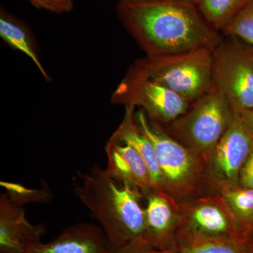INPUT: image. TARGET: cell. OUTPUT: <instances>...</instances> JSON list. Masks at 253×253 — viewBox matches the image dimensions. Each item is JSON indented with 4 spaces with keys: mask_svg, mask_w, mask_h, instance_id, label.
Wrapping results in <instances>:
<instances>
[{
    "mask_svg": "<svg viewBox=\"0 0 253 253\" xmlns=\"http://www.w3.org/2000/svg\"><path fill=\"white\" fill-rule=\"evenodd\" d=\"M111 101L113 104L140 107L150 121L161 128L175 121L191 106L166 86L129 73L113 91Z\"/></svg>",
    "mask_w": 253,
    "mask_h": 253,
    "instance_id": "8",
    "label": "cell"
},
{
    "mask_svg": "<svg viewBox=\"0 0 253 253\" xmlns=\"http://www.w3.org/2000/svg\"><path fill=\"white\" fill-rule=\"evenodd\" d=\"M234 213L243 238L253 228V189L236 186L221 193Z\"/></svg>",
    "mask_w": 253,
    "mask_h": 253,
    "instance_id": "18",
    "label": "cell"
},
{
    "mask_svg": "<svg viewBox=\"0 0 253 253\" xmlns=\"http://www.w3.org/2000/svg\"><path fill=\"white\" fill-rule=\"evenodd\" d=\"M253 146V138L246 130L239 113L234 116L227 130L204 156L202 196L220 194L224 189L239 186V176Z\"/></svg>",
    "mask_w": 253,
    "mask_h": 253,
    "instance_id": "6",
    "label": "cell"
},
{
    "mask_svg": "<svg viewBox=\"0 0 253 253\" xmlns=\"http://www.w3.org/2000/svg\"><path fill=\"white\" fill-rule=\"evenodd\" d=\"M233 116L231 105L212 86L184 114L162 129L183 146L205 156L220 140Z\"/></svg>",
    "mask_w": 253,
    "mask_h": 253,
    "instance_id": "5",
    "label": "cell"
},
{
    "mask_svg": "<svg viewBox=\"0 0 253 253\" xmlns=\"http://www.w3.org/2000/svg\"><path fill=\"white\" fill-rule=\"evenodd\" d=\"M250 48H251V47H250ZM251 50H252L253 54V49H251Z\"/></svg>",
    "mask_w": 253,
    "mask_h": 253,
    "instance_id": "26",
    "label": "cell"
},
{
    "mask_svg": "<svg viewBox=\"0 0 253 253\" xmlns=\"http://www.w3.org/2000/svg\"><path fill=\"white\" fill-rule=\"evenodd\" d=\"M1 185L6 189V193L11 199L22 205L27 201H44L47 198V193L42 190H31L19 184L1 181Z\"/></svg>",
    "mask_w": 253,
    "mask_h": 253,
    "instance_id": "20",
    "label": "cell"
},
{
    "mask_svg": "<svg viewBox=\"0 0 253 253\" xmlns=\"http://www.w3.org/2000/svg\"><path fill=\"white\" fill-rule=\"evenodd\" d=\"M116 14L146 55L181 54L220 42L194 0L119 1Z\"/></svg>",
    "mask_w": 253,
    "mask_h": 253,
    "instance_id": "1",
    "label": "cell"
},
{
    "mask_svg": "<svg viewBox=\"0 0 253 253\" xmlns=\"http://www.w3.org/2000/svg\"><path fill=\"white\" fill-rule=\"evenodd\" d=\"M221 33L241 40L253 49V0L231 21Z\"/></svg>",
    "mask_w": 253,
    "mask_h": 253,
    "instance_id": "19",
    "label": "cell"
},
{
    "mask_svg": "<svg viewBox=\"0 0 253 253\" xmlns=\"http://www.w3.org/2000/svg\"><path fill=\"white\" fill-rule=\"evenodd\" d=\"M141 131L154 146L163 177V191L178 203L201 196L205 157L188 149L151 122L143 110L135 112Z\"/></svg>",
    "mask_w": 253,
    "mask_h": 253,
    "instance_id": "4",
    "label": "cell"
},
{
    "mask_svg": "<svg viewBox=\"0 0 253 253\" xmlns=\"http://www.w3.org/2000/svg\"><path fill=\"white\" fill-rule=\"evenodd\" d=\"M109 253H167L155 249L143 241H134L116 248H110Z\"/></svg>",
    "mask_w": 253,
    "mask_h": 253,
    "instance_id": "22",
    "label": "cell"
},
{
    "mask_svg": "<svg viewBox=\"0 0 253 253\" xmlns=\"http://www.w3.org/2000/svg\"><path fill=\"white\" fill-rule=\"evenodd\" d=\"M236 112L239 113L246 130L249 131V134L253 138V109Z\"/></svg>",
    "mask_w": 253,
    "mask_h": 253,
    "instance_id": "24",
    "label": "cell"
},
{
    "mask_svg": "<svg viewBox=\"0 0 253 253\" xmlns=\"http://www.w3.org/2000/svg\"><path fill=\"white\" fill-rule=\"evenodd\" d=\"M0 37L12 49L26 54L44 79L51 81L40 59L36 39L31 28L26 22L6 11L3 6L0 8Z\"/></svg>",
    "mask_w": 253,
    "mask_h": 253,
    "instance_id": "15",
    "label": "cell"
},
{
    "mask_svg": "<svg viewBox=\"0 0 253 253\" xmlns=\"http://www.w3.org/2000/svg\"><path fill=\"white\" fill-rule=\"evenodd\" d=\"M39 9L61 14L69 12L74 7V0H27Z\"/></svg>",
    "mask_w": 253,
    "mask_h": 253,
    "instance_id": "21",
    "label": "cell"
},
{
    "mask_svg": "<svg viewBox=\"0 0 253 253\" xmlns=\"http://www.w3.org/2000/svg\"><path fill=\"white\" fill-rule=\"evenodd\" d=\"M119 1H139V0H119Z\"/></svg>",
    "mask_w": 253,
    "mask_h": 253,
    "instance_id": "25",
    "label": "cell"
},
{
    "mask_svg": "<svg viewBox=\"0 0 253 253\" xmlns=\"http://www.w3.org/2000/svg\"><path fill=\"white\" fill-rule=\"evenodd\" d=\"M78 176L75 194L99 223L110 248L143 241L142 191L118 180L98 165Z\"/></svg>",
    "mask_w": 253,
    "mask_h": 253,
    "instance_id": "2",
    "label": "cell"
},
{
    "mask_svg": "<svg viewBox=\"0 0 253 253\" xmlns=\"http://www.w3.org/2000/svg\"><path fill=\"white\" fill-rule=\"evenodd\" d=\"M146 200L143 241L155 249L167 252L174 244L181 226L179 204L163 191H142Z\"/></svg>",
    "mask_w": 253,
    "mask_h": 253,
    "instance_id": "10",
    "label": "cell"
},
{
    "mask_svg": "<svg viewBox=\"0 0 253 253\" xmlns=\"http://www.w3.org/2000/svg\"><path fill=\"white\" fill-rule=\"evenodd\" d=\"M106 169L113 177L141 190H155L149 168L140 154L129 145L110 138L105 146Z\"/></svg>",
    "mask_w": 253,
    "mask_h": 253,
    "instance_id": "13",
    "label": "cell"
},
{
    "mask_svg": "<svg viewBox=\"0 0 253 253\" xmlns=\"http://www.w3.org/2000/svg\"><path fill=\"white\" fill-rule=\"evenodd\" d=\"M239 186L253 189V146L239 176Z\"/></svg>",
    "mask_w": 253,
    "mask_h": 253,
    "instance_id": "23",
    "label": "cell"
},
{
    "mask_svg": "<svg viewBox=\"0 0 253 253\" xmlns=\"http://www.w3.org/2000/svg\"><path fill=\"white\" fill-rule=\"evenodd\" d=\"M231 38L213 49L212 86L234 111H249L253 109V51Z\"/></svg>",
    "mask_w": 253,
    "mask_h": 253,
    "instance_id": "7",
    "label": "cell"
},
{
    "mask_svg": "<svg viewBox=\"0 0 253 253\" xmlns=\"http://www.w3.org/2000/svg\"><path fill=\"white\" fill-rule=\"evenodd\" d=\"M125 109L122 122L111 138L129 145L140 154L149 168L155 190L163 191L162 174L158 166L154 146L138 126L135 119L136 108L126 106Z\"/></svg>",
    "mask_w": 253,
    "mask_h": 253,
    "instance_id": "14",
    "label": "cell"
},
{
    "mask_svg": "<svg viewBox=\"0 0 253 253\" xmlns=\"http://www.w3.org/2000/svg\"><path fill=\"white\" fill-rule=\"evenodd\" d=\"M201 15L216 31L221 32L251 0H194Z\"/></svg>",
    "mask_w": 253,
    "mask_h": 253,
    "instance_id": "17",
    "label": "cell"
},
{
    "mask_svg": "<svg viewBox=\"0 0 253 253\" xmlns=\"http://www.w3.org/2000/svg\"><path fill=\"white\" fill-rule=\"evenodd\" d=\"M42 224H33L27 219L22 205L7 194L0 196V253H26L41 242L46 234Z\"/></svg>",
    "mask_w": 253,
    "mask_h": 253,
    "instance_id": "11",
    "label": "cell"
},
{
    "mask_svg": "<svg viewBox=\"0 0 253 253\" xmlns=\"http://www.w3.org/2000/svg\"><path fill=\"white\" fill-rule=\"evenodd\" d=\"M179 204L181 227L205 235L244 241L234 213L222 195L198 196Z\"/></svg>",
    "mask_w": 253,
    "mask_h": 253,
    "instance_id": "9",
    "label": "cell"
},
{
    "mask_svg": "<svg viewBox=\"0 0 253 253\" xmlns=\"http://www.w3.org/2000/svg\"><path fill=\"white\" fill-rule=\"evenodd\" d=\"M167 253H244L242 240L217 237L179 228Z\"/></svg>",
    "mask_w": 253,
    "mask_h": 253,
    "instance_id": "16",
    "label": "cell"
},
{
    "mask_svg": "<svg viewBox=\"0 0 253 253\" xmlns=\"http://www.w3.org/2000/svg\"><path fill=\"white\" fill-rule=\"evenodd\" d=\"M109 250L99 224L80 222L68 226L49 242L33 245L26 253H109Z\"/></svg>",
    "mask_w": 253,
    "mask_h": 253,
    "instance_id": "12",
    "label": "cell"
},
{
    "mask_svg": "<svg viewBox=\"0 0 253 253\" xmlns=\"http://www.w3.org/2000/svg\"><path fill=\"white\" fill-rule=\"evenodd\" d=\"M213 49L204 48L181 54L146 55L127 73L159 83L189 104L212 87Z\"/></svg>",
    "mask_w": 253,
    "mask_h": 253,
    "instance_id": "3",
    "label": "cell"
}]
</instances>
